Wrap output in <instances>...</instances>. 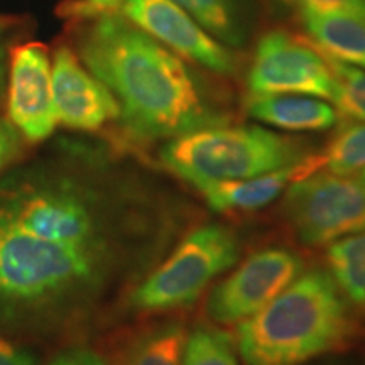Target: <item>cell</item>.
Returning <instances> with one entry per match:
<instances>
[{
  "label": "cell",
  "mask_w": 365,
  "mask_h": 365,
  "mask_svg": "<svg viewBox=\"0 0 365 365\" xmlns=\"http://www.w3.org/2000/svg\"><path fill=\"white\" fill-rule=\"evenodd\" d=\"M76 39L83 65L110 90L127 135L139 143L175 139L228 122L203 76L122 14L85 22Z\"/></svg>",
  "instance_id": "obj_1"
},
{
  "label": "cell",
  "mask_w": 365,
  "mask_h": 365,
  "mask_svg": "<svg viewBox=\"0 0 365 365\" xmlns=\"http://www.w3.org/2000/svg\"><path fill=\"white\" fill-rule=\"evenodd\" d=\"M355 335L346 298L330 272L301 274L261 312L237 325L242 365H307L340 352Z\"/></svg>",
  "instance_id": "obj_2"
},
{
  "label": "cell",
  "mask_w": 365,
  "mask_h": 365,
  "mask_svg": "<svg viewBox=\"0 0 365 365\" xmlns=\"http://www.w3.org/2000/svg\"><path fill=\"white\" fill-rule=\"evenodd\" d=\"M98 247L39 239L0 213V317L43 313L93 286Z\"/></svg>",
  "instance_id": "obj_3"
},
{
  "label": "cell",
  "mask_w": 365,
  "mask_h": 365,
  "mask_svg": "<svg viewBox=\"0 0 365 365\" xmlns=\"http://www.w3.org/2000/svg\"><path fill=\"white\" fill-rule=\"evenodd\" d=\"M307 144L259 125H213L170 139L159 150L163 166L182 181L247 180L294 166Z\"/></svg>",
  "instance_id": "obj_4"
},
{
  "label": "cell",
  "mask_w": 365,
  "mask_h": 365,
  "mask_svg": "<svg viewBox=\"0 0 365 365\" xmlns=\"http://www.w3.org/2000/svg\"><path fill=\"white\" fill-rule=\"evenodd\" d=\"M240 252V240L232 228L218 223L195 228L132 291L130 304L149 313L188 307L210 282L235 266Z\"/></svg>",
  "instance_id": "obj_5"
},
{
  "label": "cell",
  "mask_w": 365,
  "mask_h": 365,
  "mask_svg": "<svg viewBox=\"0 0 365 365\" xmlns=\"http://www.w3.org/2000/svg\"><path fill=\"white\" fill-rule=\"evenodd\" d=\"M282 213L299 242L312 247L365 230V181L362 176L322 171L287 186Z\"/></svg>",
  "instance_id": "obj_6"
},
{
  "label": "cell",
  "mask_w": 365,
  "mask_h": 365,
  "mask_svg": "<svg viewBox=\"0 0 365 365\" xmlns=\"http://www.w3.org/2000/svg\"><path fill=\"white\" fill-rule=\"evenodd\" d=\"M0 213L39 239L98 247L97 217L70 186L19 181L0 196Z\"/></svg>",
  "instance_id": "obj_7"
},
{
  "label": "cell",
  "mask_w": 365,
  "mask_h": 365,
  "mask_svg": "<svg viewBox=\"0 0 365 365\" xmlns=\"http://www.w3.org/2000/svg\"><path fill=\"white\" fill-rule=\"evenodd\" d=\"M247 88L250 95L294 93L331 100L335 80L325 54L313 43L286 29H271L255 44Z\"/></svg>",
  "instance_id": "obj_8"
},
{
  "label": "cell",
  "mask_w": 365,
  "mask_h": 365,
  "mask_svg": "<svg viewBox=\"0 0 365 365\" xmlns=\"http://www.w3.org/2000/svg\"><path fill=\"white\" fill-rule=\"evenodd\" d=\"M303 266V259L291 249L257 250L213 287L207 301L210 319L217 325H239L298 279Z\"/></svg>",
  "instance_id": "obj_9"
},
{
  "label": "cell",
  "mask_w": 365,
  "mask_h": 365,
  "mask_svg": "<svg viewBox=\"0 0 365 365\" xmlns=\"http://www.w3.org/2000/svg\"><path fill=\"white\" fill-rule=\"evenodd\" d=\"M122 16L170 51L218 76L237 71V58L228 46L210 36L173 0H125Z\"/></svg>",
  "instance_id": "obj_10"
},
{
  "label": "cell",
  "mask_w": 365,
  "mask_h": 365,
  "mask_svg": "<svg viewBox=\"0 0 365 365\" xmlns=\"http://www.w3.org/2000/svg\"><path fill=\"white\" fill-rule=\"evenodd\" d=\"M7 118L27 143H43L54 132L51 61L41 43L12 49L7 68Z\"/></svg>",
  "instance_id": "obj_11"
},
{
  "label": "cell",
  "mask_w": 365,
  "mask_h": 365,
  "mask_svg": "<svg viewBox=\"0 0 365 365\" xmlns=\"http://www.w3.org/2000/svg\"><path fill=\"white\" fill-rule=\"evenodd\" d=\"M51 83L54 115L63 127L95 132L120 117L110 90L83 65L70 46H59L54 51Z\"/></svg>",
  "instance_id": "obj_12"
},
{
  "label": "cell",
  "mask_w": 365,
  "mask_h": 365,
  "mask_svg": "<svg viewBox=\"0 0 365 365\" xmlns=\"http://www.w3.org/2000/svg\"><path fill=\"white\" fill-rule=\"evenodd\" d=\"M317 170V156H308L294 166L247 178V180L202 181L191 186H195L208 207L218 213L252 212L267 207L274 200L279 198L294 180Z\"/></svg>",
  "instance_id": "obj_13"
},
{
  "label": "cell",
  "mask_w": 365,
  "mask_h": 365,
  "mask_svg": "<svg viewBox=\"0 0 365 365\" xmlns=\"http://www.w3.org/2000/svg\"><path fill=\"white\" fill-rule=\"evenodd\" d=\"M244 108L254 120L289 132H323L339 122L335 107L309 95H249Z\"/></svg>",
  "instance_id": "obj_14"
},
{
  "label": "cell",
  "mask_w": 365,
  "mask_h": 365,
  "mask_svg": "<svg viewBox=\"0 0 365 365\" xmlns=\"http://www.w3.org/2000/svg\"><path fill=\"white\" fill-rule=\"evenodd\" d=\"M299 14L304 31L319 51L365 70V19L344 14Z\"/></svg>",
  "instance_id": "obj_15"
},
{
  "label": "cell",
  "mask_w": 365,
  "mask_h": 365,
  "mask_svg": "<svg viewBox=\"0 0 365 365\" xmlns=\"http://www.w3.org/2000/svg\"><path fill=\"white\" fill-rule=\"evenodd\" d=\"M228 48H242L252 29L247 0H173Z\"/></svg>",
  "instance_id": "obj_16"
},
{
  "label": "cell",
  "mask_w": 365,
  "mask_h": 365,
  "mask_svg": "<svg viewBox=\"0 0 365 365\" xmlns=\"http://www.w3.org/2000/svg\"><path fill=\"white\" fill-rule=\"evenodd\" d=\"M186 339L188 333L182 323H161L132 340L115 365H182Z\"/></svg>",
  "instance_id": "obj_17"
},
{
  "label": "cell",
  "mask_w": 365,
  "mask_h": 365,
  "mask_svg": "<svg viewBox=\"0 0 365 365\" xmlns=\"http://www.w3.org/2000/svg\"><path fill=\"white\" fill-rule=\"evenodd\" d=\"M327 264L345 298L365 307V230L328 245Z\"/></svg>",
  "instance_id": "obj_18"
},
{
  "label": "cell",
  "mask_w": 365,
  "mask_h": 365,
  "mask_svg": "<svg viewBox=\"0 0 365 365\" xmlns=\"http://www.w3.org/2000/svg\"><path fill=\"white\" fill-rule=\"evenodd\" d=\"M318 170L336 175H355L365 170V122L344 124L318 154Z\"/></svg>",
  "instance_id": "obj_19"
},
{
  "label": "cell",
  "mask_w": 365,
  "mask_h": 365,
  "mask_svg": "<svg viewBox=\"0 0 365 365\" xmlns=\"http://www.w3.org/2000/svg\"><path fill=\"white\" fill-rule=\"evenodd\" d=\"M182 365H240L234 339L213 327H196L186 339Z\"/></svg>",
  "instance_id": "obj_20"
},
{
  "label": "cell",
  "mask_w": 365,
  "mask_h": 365,
  "mask_svg": "<svg viewBox=\"0 0 365 365\" xmlns=\"http://www.w3.org/2000/svg\"><path fill=\"white\" fill-rule=\"evenodd\" d=\"M325 58L335 80L331 102L335 103L336 112L354 120L365 122V71L327 54Z\"/></svg>",
  "instance_id": "obj_21"
},
{
  "label": "cell",
  "mask_w": 365,
  "mask_h": 365,
  "mask_svg": "<svg viewBox=\"0 0 365 365\" xmlns=\"http://www.w3.org/2000/svg\"><path fill=\"white\" fill-rule=\"evenodd\" d=\"M125 0H66L58 9V14L71 22H88L97 17L115 14L122 9Z\"/></svg>",
  "instance_id": "obj_22"
},
{
  "label": "cell",
  "mask_w": 365,
  "mask_h": 365,
  "mask_svg": "<svg viewBox=\"0 0 365 365\" xmlns=\"http://www.w3.org/2000/svg\"><path fill=\"white\" fill-rule=\"evenodd\" d=\"M299 12L344 14L365 19V0H293Z\"/></svg>",
  "instance_id": "obj_23"
},
{
  "label": "cell",
  "mask_w": 365,
  "mask_h": 365,
  "mask_svg": "<svg viewBox=\"0 0 365 365\" xmlns=\"http://www.w3.org/2000/svg\"><path fill=\"white\" fill-rule=\"evenodd\" d=\"M22 150V135L9 118L0 117V175L19 158Z\"/></svg>",
  "instance_id": "obj_24"
},
{
  "label": "cell",
  "mask_w": 365,
  "mask_h": 365,
  "mask_svg": "<svg viewBox=\"0 0 365 365\" xmlns=\"http://www.w3.org/2000/svg\"><path fill=\"white\" fill-rule=\"evenodd\" d=\"M46 365H107L105 360L88 349H70L56 355Z\"/></svg>",
  "instance_id": "obj_25"
},
{
  "label": "cell",
  "mask_w": 365,
  "mask_h": 365,
  "mask_svg": "<svg viewBox=\"0 0 365 365\" xmlns=\"http://www.w3.org/2000/svg\"><path fill=\"white\" fill-rule=\"evenodd\" d=\"M0 365H34V360L0 335Z\"/></svg>",
  "instance_id": "obj_26"
},
{
  "label": "cell",
  "mask_w": 365,
  "mask_h": 365,
  "mask_svg": "<svg viewBox=\"0 0 365 365\" xmlns=\"http://www.w3.org/2000/svg\"><path fill=\"white\" fill-rule=\"evenodd\" d=\"M7 68H9V54L6 46L0 43V97L4 95L7 85Z\"/></svg>",
  "instance_id": "obj_27"
},
{
  "label": "cell",
  "mask_w": 365,
  "mask_h": 365,
  "mask_svg": "<svg viewBox=\"0 0 365 365\" xmlns=\"http://www.w3.org/2000/svg\"><path fill=\"white\" fill-rule=\"evenodd\" d=\"M12 24V19H7V17H0V31L6 29L7 26Z\"/></svg>",
  "instance_id": "obj_28"
},
{
  "label": "cell",
  "mask_w": 365,
  "mask_h": 365,
  "mask_svg": "<svg viewBox=\"0 0 365 365\" xmlns=\"http://www.w3.org/2000/svg\"><path fill=\"white\" fill-rule=\"evenodd\" d=\"M279 2H284V4H293V0H279Z\"/></svg>",
  "instance_id": "obj_29"
},
{
  "label": "cell",
  "mask_w": 365,
  "mask_h": 365,
  "mask_svg": "<svg viewBox=\"0 0 365 365\" xmlns=\"http://www.w3.org/2000/svg\"><path fill=\"white\" fill-rule=\"evenodd\" d=\"M360 176H362V178H364V181H365V170H364L362 173H360Z\"/></svg>",
  "instance_id": "obj_30"
}]
</instances>
